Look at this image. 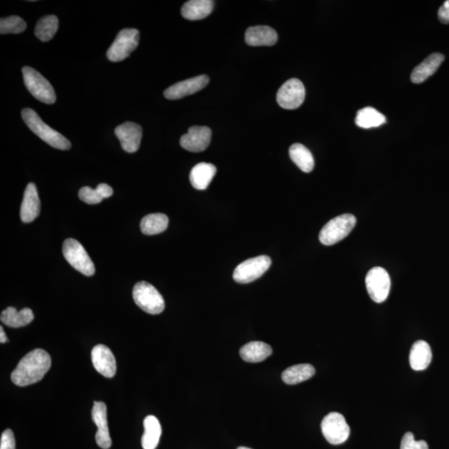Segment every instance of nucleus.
I'll use <instances>...</instances> for the list:
<instances>
[{
  "label": "nucleus",
  "instance_id": "2",
  "mask_svg": "<svg viewBox=\"0 0 449 449\" xmlns=\"http://www.w3.org/2000/svg\"><path fill=\"white\" fill-rule=\"evenodd\" d=\"M22 119L34 134L40 136L53 148L60 150H68L71 148L70 141L65 136L48 126L36 111L31 109H23Z\"/></svg>",
  "mask_w": 449,
  "mask_h": 449
},
{
  "label": "nucleus",
  "instance_id": "5",
  "mask_svg": "<svg viewBox=\"0 0 449 449\" xmlns=\"http://www.w3.org/2000/svg\"><path fill=\"white\" fill-rule=\"evenodd\" d=\"M24 85L31 94L38 101L46 104H55L56 94L50 82L31 67L22 70Z\"/></svg>",
  "mask_w": 449,
  "mask_h": 449
},
{
  "label": "nucleus",
  "instance_id": "18",
  "mask_svg": "<svg viewBox=\"0 0 449 449\" xmlns=\"http://www.w3.org/2000/svg\"><path fill=\"white\" fill-rule=\"evenodd\" d=\"M245 40L250 46H272L278 40V34L269 26L251 27L246 32Z\"/></svg>",
  "mask_w": 449,
  "mask_h": 449
},
{
  "label": "nucleus",
  "instance_id": "24",
  "mask_svg": "<svg viewBox=\"0 0 449 449\" xmlns=\"http://www.w3.org/2000/svg\"><path fill=\"white\" fill-rule=\"evenodd\" d=\"M144 426V433L141 438V446L144 449H156L162 436V427L158 419L153 416L146 417Z\"/></svg>",
  "mask_w": 449,
  "mask_h": 449
},
{
  "label": "nucleus",
  "instance_id": "26",
  "mask_svg": "<svg viewBox=\"0 0 449 449\" xmlns=\"http://www.w3.org/2000/svg\"><path fill=\"white\" fill-rule=\"evenodd\" d=\"M291 159L302 172L309 173L313 171L315 160L310 151L301 144H293L289 150Z\"/></svg>",
  "mask_w": 449,
  "mask_h": 449
},
{
  "label": "nucleus",
  "instance_id": "17",
  "mask_svg": "<svg viewBox=\"0 0 449 449\" xmlns=\"http://www.w3.org/2000/svg\"><path fill=\"white\" fill-rule=\"evenodd\" d=\"M40 213V200L36 184L28 183L24 192L21 217L24 223L32 222Z\"/></svg>",
  "mask_w": 449,
  "mask_h": 449
},
{
  "label": "nucleus",
  "instance_id": "32",
  "mask_svg": "<svg viewBox=\"0 0 449 449\" xmlns=\"http://www.w3.org/2000/svg\"><path fill=\"white\" fill-rule=\"evenodd\" d=\"M27 24L23 18L18 16L2 18L0 21V33H21L26 31Z\"/></svg>",
  "mask_w": 449,
  "mask_h": 449
},
{
  "label": "nucleus",
  "instance_id": "9",
  "mask_svg": "<svg viewBox=\"0 0 449 449\" xmlns=\"http://www.w3.org/2000/svg\"><path fill=\"white\" fill-rule=\"evenodd\" d=\"M321 431L326 440L333 445L345 443L350 433L345 417L336 412H332L324 418L321 423Z\"/></svg>",
  "mask_w": 449,
  "mask_h": 449
},
{
  "label": "nucleus",
  "instance_id": "3",
  "mask_svg": "<svg viewBox=\"0 0 449 449\" xmlns=\"http://www.w3.org/2000/svg\"><path fill=\"white\" fill-rule=\"evenodd\" d=\"M356 224L353 215L344 214L327 222L320 232V242L325 246H332L344 240L352 232Z\"/></svg>",
  "mask_w": 449,
  "mask_h": 449
},
{
  "label": "nucleus",
  "instance_id": "10",
  "mask_svg": "<svg viewBox=\"0 0 449 449\" xmlns=\"http://www.w3.org/2000/svg\"><path fill=\"white\" fill-rule=\"evenodd\" d=\"M366 288L369 295L377 303H382L389 295L391 281L389 273L382 267H374L365 278Z\"/></svg>",
  "mask_w": 449,
  "mask_h": 449
},
{
  "label": "nucleus",
  "instance_id": "29",
  "mask_svg": "<svg viewBox=\"0 0 449 449\" xmlns=\"http://www.w3.org/2000/svg\"><path fill=\"white\" fill-rule=\"evenodd\" d=\"M169 220L165 214H149L141 220V231L145 235L153 236L167 230Z\"/></svg>",
  "mask_w": 449,
  "mask_h": 449
},
{
  "label": "nucleus",
  "instance_id": "37",
  "mask_svg": "<svg viewBox=\"0 0 449 449\" xmlns=\"http://www.w3.org/2000/svg\"><path fill=\"white\" fill-rule=\"evenodd\" d=\"M237 449H251L246 447H239Z\"/></svg>",
  "mask_w": 449,
  "mask_h": 449
},
{
  "label": "nucleus",
  "instance_id": "19",
  "mask_svg": "<svg viewBox=\"0 0 449 449\" xmlns=\"http://www.w3.org/2000/svg\"><path fill=\"white\" fill-rule=\"evenodd\" d=\"M443 60L444 56L441 53H436L429 55L421 65L414 68L411 75V81L413 84H422L438 70Z\"/></svg>",
  "mask_w": 449,
  "mask_h": 449
},
{
  "label": "nucleus",
  "instance_id": "25",
  "mask_svg": "<svg viewBox=\"0 0 449 449\" xmlns=\"http://www.w3.org/2000/svg\"><path fill=\"white\" fill-rule=\"evenodd\" d=\"M34 315L32 310L24 308L18 311L13 307H8L1 314V321L4 325L12 327V328H19L31 324L33 320Z\"/></svg>",
  "mask_w": 449,
  "mask_h": 449
},
{
  "label": "nucleus",
  "instance_id": "28",
  "mask_svg": "<svg viewBox=\"0 0 449 449\" xmlns=\"http://www.w3.org/2000/svg\"><path fill=\"white\" fill-rule=\"evenodd\" d=\"M385 123H386L385 116L371 107L360 109L355 118L356 125L364 129L378 128Z\"/></svg>",
  "mask_w": 449,
  "mask_h": 449
},
{
  "label": "nucleus",
  "instance_id": "13",
  "mask_svg": "<svg viewBox=\"0 0 449 449\" xmlns=\"http://www.w3.org/2000/svg\"><path fill=\"white\" fill-rule=\"evenodd\" d=\"M207 75H200L187 80L177 82L164 92V96L170 100H177L188 95L196 94L208 85Z\"/></svg>",
  "mask_w": 449,
  "mask_h": 449
},
{
  "label": "nucleus",
  "instance_id": "12",
  "mask_svg": "<svg viewBox=\"0 0 449 449\" xmlns=\"http://www.w3.org/2000/svg\"><path fill=\"white\" fill-rule=\"evenodd\" d=\"M212 139V130L208 126H194L188 129L180 140V144L189 152H203L208 148Z\"/></svg>",
  "mask_w": 449,
  "mask_h": 449
},
{
  "label": "nucleus",
  "instance_id": "4",
  "mask_svg": "<svg viewBox=\"0 0 449 449\" xmlns=\"http://www.w3.org/2000/svg\"><path fill=\"white\" fill-rule=\"evenodd\" d=\"M133 297L136 305L146 313L158 315L165 309L163 296L148 282L136 283L134 288Z\"/></svg>",
  "mask_w": 449,
  "mask_h": 449
},
{
  "label": "nucleus",
  "instance_id": "8",
  "mask_svg": "<svg viewBox=\"0 0 449 449\" xmlns=\"http://www.w3.org/2000/svg\"><path fill=\"white\" fill-rule=\"evenodd\" d=\"M271 265V258L267 256L249 259L237 266L233 273V279L240 284L255 281L265 274Z\"/></svg>",
  "mask_w": 449,
  "mask_h": 449
},
{
  "label": "nucleus",
  "instance_id": "6",
  "mask_svg": "<svg viewBox=\"0 0 449 449\" xmlns=\"http://www.w3.org/2000/svg\"><path fill=\"white\" fill-rule=\"evenodd\" d=\"M63 256L75 270L86 276L94 275L95 266L84 247L75 240L67 239L63 246Z\"/></svg>",
  "mask_w": 449,
  "mask_h": 449
},
{
  "label": "nucleus",
  "instance_id": "15",
  "mask_svg": "<svg viewBox=\"0 0 449 449\" xmlns=\"http://www.w3.org/2000/svg\"><path fill=\"white\" fill-rule=\"evenodd\" d=\"M92 419L97 428L95 439L97 445L104 449L112 446L109 424H107V406L104 402H94L92 409Z\"/></svg>",
  "mask_w": 449,
  "mask_h": 449
},
{
  "label": "nucleus",
  "instance_id": "11",
  "mask_svg": "<svg viewBox=\"0 0 449 449\" xmlns=\"http://www.w3.org/2000/svg\"><path fill=\"white\" fill-rule=\"evenodd\" d=\"M305 89L302 82L297 79L288 80L277 92L276 100L282 109H296L303 104Z\"/></svg>",
  "mask_w": 449,
  "mask_h": 449
},
{
  "label": "nucleus",
  "instance_id": "30",
  "mask_svg": "<svg viewBox=\"0 0 449 449\" xmlns=\"http://www.w3.org/2000/svg\"><path fill=\"white\" fill-rule=\"evenodd\" d=\"M114 194V190L110 185L101 183L96 189L85 187L80 189V198L87 204L95 205L100 203L102 200L109 198Z\"/></svg>",
  "mask_w": 449,
  "mask_h": 449
},
{
  "label": "nucleus",
  "instance_id": "16",
  "mask_svg": "<svg viewBox=\"0 0 449 449\" xmlns=\"http://www.w3.org/2000/svg\"><path fill=\"white\" fill-rule=\"evenodd\" d=\"M92 362L95 369L106 378L114 377L117 363L114 354L104 345H97L92 350Z\"/></svg>",
  "mask_w": 449,
  "mask_h": 449
},
{
  "label": "nucleus",
  "instance_id": "7",
  "mask_svg": "<svg viewBox=\"0 0 449 449\" xmlns=\"http://www.w3.org/2000/svg\"><path fill=\"white\" fill-rule=\"evenodd\" d=\"M140 33L136 28H125L121 31L107 53L112 62H120L129 57L139 46Z\"/></svg>",
  "mask_w": 449,
  "mask_h": 449
},
{
  "label": "nucleus",
  "instance_id": "21",
  "mask_svg": "<svg viewBox=\"0 0 449 449\" xmlns=\"http://www.w3.org/2000/svg\"><path fill=\"white\" fill-rule=\"evenodd\" d=\"M216 173L217 168L214 165L207 163H198L190 173V182L195 189L202 191L209 187Z\"/></svg>",
  "mask_w": 449,
  "mask_h": 449
},
{
  "label": "nucleus",
  "instance_id": "27",
  "mask_svg": "<svg viewBox=\"0 0 449 449\" xmlns=\"http://www.w3.org/2000/svg\"><path fill=\"white\" fill-rule=\"evenodd\" d=\"M315 369L311 364H301L291 366L282 373L283 382L287 384L294 385L305 382L313 377Z\"/></svg>",
  "mask_w": 449,
  "mask_h": 449
},
{
  "label": "nucleus",
  "instance_id": "33",
  "mask_svg": "<svg viewBox=\"0 0 449 449\" xmlns=\"http://www.w3.org/2000/svg\"><path fill=\"white\" fill-rule=\"evenodd\" d=\"M400 449H428V443L426 441H416L412 433L404 434Z\"/></svg>",
  "mask_w": 449,
  "mask_h": 449
},
{
  "label": "nucleus",
  "instance_id": "36",
  "mask_svg": "<svg viewBox=\"0 0 449 449\" xmlns=\"http://www.w3.org/2000/svg\"><path fill=\"white\" fill-rule=\"evenodd\" d=\"M0 342H1V344L8 342V338L6 335V332L4 330L3 326L0 327Z\"/></svg>",
  "mask_w": 449,
  "mask_h": 449
},
{
  "label": "nucleus",
  "instance_id": "34",
  "mask_svg": "<svg viewBox=\"0 0 449 449\" xmlns=\"http://www.w3.org/2000/svg\"><path fill=\"white\" fill-rule=\"evenodd\" d=\"M0 449H16V438L11 429L3 432L0 440Z\"/></svg>",
  "mask_w": 449,
  "mask_h": 449
},
{
  "label": "nucleus",
  "instance_id": "1",
  "mask_svg": "<svg viewBox=\"0 0 449 449\" xmlns=\"http://www.w3.org/2000/svg\"><path fill=\"white\" fill-rule=\"evenodd\" d=\"M51 364L50 355L45 350H34L19 361L16 369L12 372V382L23 387L40 382L50 369Z\"/></svg>",
  "mask_w": 449,
  "mask_h": 449
},
{
  "label": "nucleus",
  "instance_id": "14",
  "mask_svg": "<svg viewBox=\"0 0 449 449\" xmlns=\"http://www.w3.org/2000/svg\"><path fill=\"white\" fill-rule=\"evenodd\" d=\"M115 134L120 141L121 148L126 153H134L139 149L143 129L141 126L131 121L117 126Z\"/></svg>",
  "mask_w": 449,
  "mask_h": 449
},
{
  "label": "nucleus",
  "instance_id": "31",
  "mask_svg": "<svg viewBox=\"0 0 449 449\" xmlns=\"http://www.w3.org/2000/svg\"><path fill=\"white\" fill-rule=\"evenodd\" d=\"M58 29V19L55 16L43 17L37 23L36 36L42 42H48L55 37Z\"/></svg>",
  "mask_w": 449,
  "mask_h": 449
},
{
  "label": "nucleus",
  "instance_id": "22",
  "mask_svg": "<svg viewBox=\"0 0 449 449\" xmlns=\"http://www.w3.org/2000/svg\"><path fill=\"white\" fill-rule=\"evenodd\" d=\"M272 355L269 345L261 341H253L243 345L240 350L242 359L249 363H259L264 361Z\"/></svg>",
  "mask_w": 449,
  "mask_h": 449
},
{
  "label": "nucleus",
  "instance_id": "35",
  "mask_svg": "<svg viewBox=\"0 0 449 449\" xmlns=\"http://www.w3.org/2000/svg\"><path fill=\"white\" fill-rule=\"evenodd\" d=\"M439 21L443 23H449V0L443 3L438 13Z\"/></svg>",
  "mask_w": 449,
  "mask_h": 449
},
{
  "label": "nucleus",
  "instance_id": "23",
  "mask_svg": "<svg viewBox=\"0 0 449 449\" xmlns=\"http://www.w3.org/2000/svg\"><path fill=\"white\" fill-rule=\"evenodd\" d=\"M213 8L214 2L212 0H191L184 4L182 16L189 21H200L211 14Z\"/></svg>",
  "mask_w": 449,
  "mask_h": 449
},
{
  "label": "nucleus",
  "instance_id": "20",
  "mask_svg": "<svg viewBox=\"0 0 449 449\" xmlns=\"http://www.w3.org/2000/svg\"><path fill=\"white\" fill-rule=\"evenodd\" d=\"M432 350L426 341L418 340L412 346L409 355L410 366L413 370L426 369L432 361Z\"/></svg>",
  "mask_w": 449,
  "mask_h": 449
}]
</instances>
